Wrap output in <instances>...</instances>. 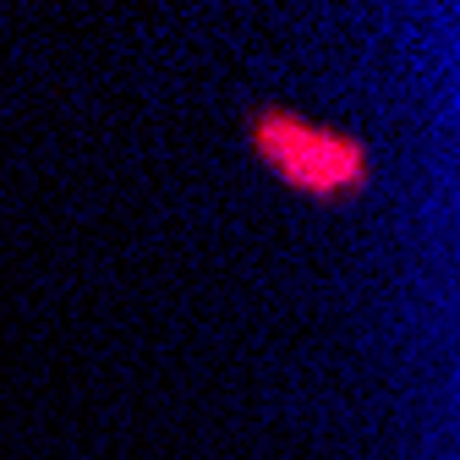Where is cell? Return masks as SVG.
Wrapping results in <instances>:
<instances>
[{"label":"cell","mask_w":460,"mask_h":460,"mask_svg":"<svg viewBox=\"0 0 460 460\" xmlns=\"http://www.w3.org/2000/svg\"><path fill=\"white\" fill-rule=\"evenodd\" d=\"M242 137L269 176L313 208H351L373 192L378 159H373L367 137L313 121V115H302L291 104H274V99L252 104L242 115Z\"/></svg>","instance_id":"1"}]
</instances>
